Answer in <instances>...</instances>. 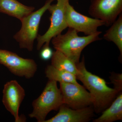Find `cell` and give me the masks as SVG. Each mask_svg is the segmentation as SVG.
<instances>
[{"instance_id":"277c9868","label":"cell","mask_w":122,"mask_h":122,"mask_svg":"<svg viewBox=\"0 0 122 122\" xmlns=\"http://www.w3.org/2000/svg\"><path fill=\"white\" fill-rule=\"evenodd\" d=\"M55 0H47L43 7L33 12L20 21V29L14 36L21 49L32 51L35 39L38 36V29L42 16Z\"/></svg>"},{"instance_id":"3957f363","label":"cell","mask_w":122,"mask_h":122,"mask_svg":"<svg viewBox=\"0 0 122 122\" xmlns=\"http://www.w3.org/2000/svg\"><path fill=\"white\" fill-rule=\"evenodd\" d=\"M63 104L62 95L57 82L49 80L41 94L33 101V111L29 116L36 119L37 122H44L51 111H57Z\"/></svg>"},{"instance_id":"ba28073f","label":"cell","mask_w":122,"mask_h":122,"mask_svg":"<svg viewBox=\"0 0 122 122\" xmlns=\"http://www.w3.org/2000/svg\"><path fill=\"white\" fill-rule=\"evenodd\" d=\"M122 0H91L88 13L111 26L122 13Z\"/></svg>"},{"instance_id":"5bb4252c","label":"cell","mask_w":122,"mask_h":122,"mask_svg":"<svg viewBox=\"0 0 122 122\" xmlns=\"http://www.w3.org/2000/svg\"><path fill=\"white\" fill-rule=\"evenodd\" d=\"M103 38L107 41H112L116 45L122 55V13L106 31Z\"/></svg>"},{"instance_id":"5b68a950","label":"cell","mask_w":122,"mask_h":122,"mask_svg":"<svg viewBox=\"0 0 122 122\" xmlns=\"http://www.w3.org/2000/svg\"><path fill=\"white\" fill-rule=\"evenodd\" d=\"M55 4L51 5L48 10L51 14L50 25L48 30L44 34L38 35L37 49L39 50L43 46H49L53 38L61 34L68 28L66 18V7L70 0H57Z\"/></svg>"},{"instance_id":"4fadbf2b","label":"cell","mask_w":122,"mask_h":122,"mask_svg":"<svg viewBox=\"0 0 122 122\" xmlns=\"http://www.w3.org/2000/svg\"><path fill=\"white\" fill-rule=\"evenodd\" d=\"M122 120V94L120 93L108 108L94 122H112Z\"/></svg>"},{"instance_id":"7c38bea8","label":"cell","mask_w":122,"mask_h":122,"mask_svg":"<svg viewBox=\"0 0 122 122\" xmlns=\"http://www.w3.org/2000/svg\"><path fill=\"white\" fill-rule=\"evenodd\" d=\"M34 9V7L25 5L17 0H0V13L16 18L20 21Z\"/></svg>"},{"instance_id":"8fae6325","label":"cell","mask_w":122,"mask_h":122,"mask_svg":"<svg viewBox=\"0 0 122 122\" xmlns=\"http://www.w3.org/2000/svg\"><path fill=\"white\" fill-rule=\"evenodd\" d=\"M59 110L56 115L44 122H86L94 115V110L90 106L74 109L63 104Z\"/></svg>"},{"instance_id":"8992f818","label":"cell","mask_w":122,"mask_h":122,"mask_svg":"<svg viewBox=\"0 0 122 122\" xmlns=\"http://www.w3.org/2000/svg\"><path fill=\"white\" fill-rule=\"evenodd\" d=\"M0 64L14 75L27 79L33 77L37 70V64L33 59L23 58L5 50L0 49Z\"/></svg>"},{"instance_id":"30bf717a","label":"cell","mask_w":122,"mask_h":122,"mask_svg":"<svg viewBox=\"0 0 122 122\" xmlns=\"http://www.w3.org/2000/svg\"><path fill=\"white\" fill-rule=\"evenodd\" d=\"M66 18L69 28H72L85 35H89L98 32V28L105 25V23L102 20L87 17L81 14L75 10L69 2L66 7Z\"/></svg>"},{"instance_id":"2e32d148","label":"cell","mask_w":122,"mask_h":122,"mask_svg":"<svg viewBox=\"0 0 122 122\" xmlns=\"http://www.w3.org/2000/svg\"><path fill=\"white\" fill-rule=\"evenodd\" d=\"M46 77L49 80L65 83H78L76 75L65 71L58 69L52 66H48L45 70Z\"/></svg>"},{"instance_id":"52a82bcc","label":"cell","mask_w":122,"mask_h":122,"mask_svg":"<svg viewBox=\"0 0 122 122\" xmlns=\"http://www.w3.org/2000/svg\"><path fill=\"white\" fill-rule=\"evenodd\" d=\"M59 83L63 104L74 109H81L93 105V98L84 86L78 83Z\"/></svg>"},{"instance_id":"7a4b0ae2","label":"cell","mask_w":122,"mask_h":122,"mask_svg":"<svg viewBox=\"0 0 122 122\" xmlns=\"http://www.w3.org/2000/svg\"><path fill=\"white\" fill-rule=\"evenodd\" d=\"M78 33L74 29L69 28L65 34H59L51 40L56 50L63 53L76 64L79 62L81 53L86 46L101 39L99 35L102 32L82 37L79 36Z\"/></svg>"},{"instance_id":"9c48e42d","label":"cell","mask_w":122,"mask_h":122,"mask_svg":"<svg viewBox=\"0 0 122 122\" xmlns=\"http://www.w3.org/2000/svg\"><path fill=\"white\" fill-rule=\"evenodd\" d=\"M2 92L3 105L13 116L15 122H25L19 114L20 106L25 96L23 87L16 80H11L5 84Z\"/></svg>"},{"instance_id":"9a60e30c","label":"cell","mask_w":122,"mask_h":122,"mask_svg":"<svg viewBox=\"0 0 122 122\" xmlns=\"http://www.w3.org/2000/svg\"><path fill=\"white\" fill-rule=\"evenodd\" d=\"M51 65L58 69L65 71L76 76L78 73L76 63L58 51L53 52L51 58Z\"/></svg>"},{"instance_id":"e0dca14e","label":"cell","mask_w":122,"mask_h":122,"mask_svg":"<svg viewBox=\"0 0 122 122\" xmlns=\"http://www.w3.org/2000/svg\"><path fill=\"white\" fill-rule=\"evenodd\" d=\"M54 52L49 46H43L40 53V57L44 61H47L51 59Z\"/></svg>"},{"instance_id":"ac0fdd59","label":"cell","mask_w":122,"mask_h":122,"mask_svg":"<svg viewBox=\"0 0 122 122\" xmlns=\"http://www.w3.org/2000/svg\"><path fill=\"white\" fill-rule=\"evenodd\" d=\"M111 81L114 85L115 87L118 92L122 90V74H113L112 75Z\"/></svg>"},{"instance_id":"6da1fadb","label":"cell","mask_w":122,"mask_h":122,"mask_svg":"<svg viewBox=\"0 0 122 122\" xmlns=\"http://www.w3.org/2000/svg\"><path fill=\"white\" fill-rule=\"evenodd\" d=\"M76 65L78 71L76 78L89 91L93 99L94 110L97 113L103 111L111 104L118 92L109 87L104 79L86 70L84 57Z\"/></svg>"}]
</instances>
